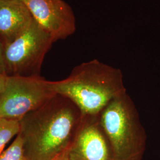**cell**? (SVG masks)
<instances>
[{"instance_id":"8fae6325","label":"cell","mask_w":160,"mask_h":160,"mask_svg":"<svg viewBox=\"0 0 160 160\" xmlns=\"http://www.w3.org/2000/svg\"><path fill=\"white\" fill-rule=\"evenodd\" d=\"M4 51L5 45L2 40L0 39V74L6 75Z\"/></svg>"},{"instance_id":"30bf717a","label":"cell","mask_w":160,"mask_h":160,"mask_svg":"<svg viewBox=\"0 0 160 160\" xmlns=\"http://www.w3.org/2000/svg\"><path fill=\"white\" fill-rule=\"evenodd\" d=\"M0 160H28L24 154L22 139L18 134L10 147L0 155Z\"/></svg>"},{"instance_id":"8992f818","label":"cell","mask_w":160,"mask_h":160,"mask_svg":"<svg viewBox=\"0 0 160 160\" xmlns=\"http://www.w3.org/2000/svg\"><path fill=\"white\" fill-rule=\"evenodd\" d=\"M67 156L69 160H114L99 115H82Z\"/></svg>"},{"instance_id":"5b68a950","label":"cell","mask_w":160,"mask_h":160,"mask_svg":"<svg viewBox=\"0 0 160 160\" xmlns=\"http://www.w3.org/2000/svg\"><path fill=\"white\" fill-rule=\"evenodd\" d=\"M55 94L50 81L40 75L7 76L5 87L0 93V118L20 120L40 108Z\"/></svg>"},{"instance_id":"9c48e42d","label":"cell","mask_w":160,"mask_h":160,"mask_svg":"<svg viewBox=\"0 0 160 160\" xmlns=\"http://www.w3.org/2000/svg\"><path fill=\"white\" fill-rule=\"evenodd\" d=\"M20 131L19 120L0 118V155L4 151L6 145Z\"/></svg>"},{"instance_id":"277c9868","label":"cell","mask_w":160,"mask_h":160,"mask_svg":"<svg viewBox=\"0 0 160 160\" xmlns=\"http://www.w3.org/2000/svg\"><path fill=\"white\" fill-rule=\"evenodd\" d=\"M54 42L51 35L33 19L27 29L5 45L6 75H40L44 58Z\"/></svg>"},{"instance_id":"5bb4252c","label":"cell","mask_w":160,"mask_h":160,"mask_svg":"<svg viewBox=\"0 0 160 160\" xmlns=\"http://www.w3.org/2000/svg\"><path fill=\"white\" fill-rule=\"evenodd\" d=\"M12 1V0H0V1Z\"/></svg>"},{"instance_id":"ba28073f","label":"cell","mask_w":160,"mask_h":160,"mask_svg":"<svg viewBox=\"0 0 160 160\" xmlns=\"http://www.w3.org/2000/svg\"><path fill=\"white\" fill-rule=\"evenodd\" d=\"M33 18L22 0L0 1V39L6 45L23 32Z\"/></svg>"},{"instance_id":"6da1fadb","label":"cell","mask_w":160,"mask_h":160,"mask_svg":"<svg viewBox=\"0 0 160 160\" xmlns=\"http://www.w3.org/2000/svg\"><path fill=\"white\" fill-rule=\"evenodd\" d=\"M82 114L68 98L55 94L19 120L18 135L28 160H57L67 154Z\"/></svg>"},{"instance_id":"52a82bcc","label":"cell","mask_w":160,"mask_h":160,"mask_svg":"<svg viewBox=\"0 0 160 160\" xmlns=\"http://www.w3.org/2000/svg\"><path fill=\"white\" fill-rule=\"evenodd\" d=\"M37 23L53 40H62L74 33L76 20L71 7L63 0H22Z\"/></svg>"},{"instance_id":"4fadbf2b","label":"cell","mask_w":160,"mask_h":160,"mask_svg":"<svg viewBox=\"0 0 160 160\" xmlns=\"http://www.w3.org/2000/svg\"><path fill=\"white\" fill-rule=\"evenodd\" d=\"M57 160H69L68 158V157H67V154L65 155H63L62 156V157H61V158H59V159H58Z\"/></svg>"},{"instance_id":"7c38bea8","label":"cell","mask_w":160,"mask_h":160,"mask_svg":"<svg viewBox=\"0 0 160 160\" xmlns=\"http://www.w3.org/2000/svg\"><path fill=\"white\" fill-rule=\"evenodd\" d=\"M7 75L0 74V93L3 90L6 85Z\"/></svg>"},{"instance_id":"7a4b0ae2","label":"cell","mask_w":160,"mask_h":160,"mask_svg":"<svg viewBox=\"0 0 160 160\" xmlns=\"http://www.w3.org/2000/svg\"><path fill=\"white\" fill-rule=\"evenodd\" d=\"M56 94L68 98L82 115L97 116L112 100L126 92L120 69L97 60L81 63L63 80L51 81Z\"/></svg>"},{"instance_id":"3957f363","label":"cell","mask_w":160,"mask_h":160,"mask_svg":"<svg viewBox=\"0 0 160 160\" xmlns=\"http://www.w3.org/2000/svg\"><path fill=\"white\" fill-rule=\"evenodd\" d=\"M114 160H141L147 135L131 97L125 92L112 100L99 114Z\"/></svg>"}]
</instances>
